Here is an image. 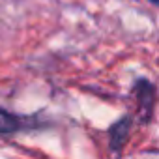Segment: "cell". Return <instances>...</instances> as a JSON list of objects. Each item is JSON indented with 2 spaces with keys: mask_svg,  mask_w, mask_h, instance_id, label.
I'll return each instance as SVG.
<instances>
[{
  "mask_svg": "<svg viewBox=\"0 0 159 159\" xmlns=\"http://www.w3.org/2000/svg\"><path fill=\"white\" fill-rule=\"evenodd\" d=\"M19 129V118L8 111H0V133H13Z\"/></svg>",
  "mask_w": 159,
  "mask_h": 159,
  "instance_id": "2",
  "label": "cell"
},
{
  "mask_svg": "<svg viewBox=\"0 0 159 159\" xmlns=\"http://www.w3.org/2000/svg\"><path fill=\"white\" fill-rule=\"evenodd\" d=\"M129 131H131V118H124L118 124H114L112 129H111V148L120 150L125 144V140L129 137Z\"/></svg>",
  "mask_w": 159,
  "mask_h": 159,
  "instance_id": "1",
  "label": "cell"
},
{
  "mask_svg": "<svg viewBox=\"0 0 159 159\" xmlns=\"http://www.w3.org/2000/svg\"><path fill=\"white\" fill-rule=\"evenodd\" d=\"M152 4H155V6H159V0H150Z\"/></svg>",
  "mask_w": 159,
  "mask_h": 159,
  "instance_id": "3",
  "label": "cell"
}]
</instances>
